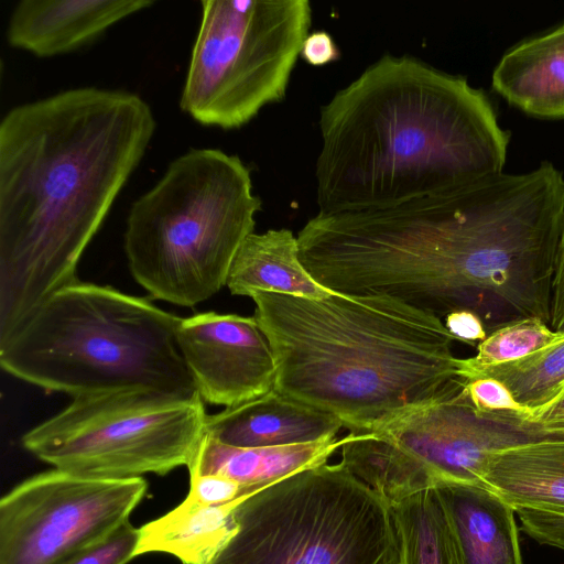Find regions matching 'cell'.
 <instances>
[{"label": "cell", "instance_id": "6da1fadb", "mask_svg": "<svg viewBox=\"0 0 564 564\" xmlns=\"http://www.w3.org/2000/svg\"><path fill=\"white\" fill-rule=\"evenodd\" d=\"M563 224L564 174L543 161L527 173L341 214L336 278L347 294H384L441 319L470 311L488 334L529 317L550 325Z\"/></svg>", "mask_w": 564, "mask_h": 564}, {"label": "cell", "instance_id": "7a4b0ae2", "mask_svg": "<svg viewBox=\"0 0 564 564\" xmlns=\"http://www.w3.org/2000/svg\"><path fill=\"white\" fill-rule=\"evenodd\" d=\"M155 130L139 95L72 88L0 122V343L77 263Z\"/></svg>", "mask_w": 564, "mask_h": 564}, {"label": "cell", "instance_id": "3957f363", "mask_svg": "<svg viewBox=\"0 0 564 564\" xmlns=\"http://www.w3.org/2000/svg\"><path fill=\"white\" fill-rule=\"evenodd\" d=\"M321 214L381 209L503 172L511 133L458 75L387 54L319 113Z\"/></svg>", "mask_w": 564, "mask_h": 564}, {"label": "cell", "instance_id": "277c9868", "mask_svg": "<svg viewBox=\"0 0 564 564\" xmlns=\"http://www.w3.org/2000/svg\"><path fill=\"white\" fill-rule=\"evenodd\" d=\"M280 393L376 431L464 390L456 338L437 316L384 294L308 299L252 291Z\"/></svg>", "mask_w": 564, "mask_h": 564}, {"label": "cell", "instance_id": "5b68a950", "mask_svg": "<svg viewBox=\"0 0 564 564\" xmlns=\"http://www.w3.org/2000/svg\"><path fill=\"white\" fill-rule=\"evenodd\" d=\"M180 319L148 299L76 280L0 343V365L74 398L130 389L197 394L177 344Z\"/></svg>", "mask_w": 564, "mask_h": 564}, {"label": "cell", "instance_id": "8992f818", "mask_svg": "<svg viewBox=\"0 0 564 564\" xmlns=\"http://www.w3.org/2000/svg\"><path fill=\"white\" fill-rule=\"evenodd\" d=\"M261 205L239 156L217 149L180 155L129 210L124 251L134 280L152 299L186 307L206 301L227 284Z\"/></svg>", "mask_w": 564, "mask_h": 564}, {"label": "cell", "instance_id": "52a82bcc", "mask_svg": "<svg viewBox=\"0 0 564 564\" xmlns=\"http://www.w3.org/2000/svg\"><path fill=\"white\" fill-rule=\"evenodd\" d=\"M206 564H401L389 503L341 463L294 473L240 499Z\"/></svg>", "mask_w": 564, "mask_h": 564}, {"label": "cell", "instance_id": "ba28073f", "mask_svg": "<svg viewBox=\"0 0 564 564\" xmlns=\"http://www.w3.org/2000/svg\"><path fill=\"white\" fill-rule=\"evenodd\" d=\"M180 106L236 129L285 98L312 24L307 0H204Z\"/></svg>", "mask_w": 564, "mask_h": 564}, {"label": "cell", "instance_id": "9c48e42d", "mask_svg": "<svg viewBox=\"0 0 564 564\" xmlns=\"http://www.w3.org/2000/svg\"><path fill=\"white\" fill-rule=\"evenodd\" d=\"M199 393L130 389L74 398L22 437L23 447L54 468L127 479L188 466L205 436Z\"/></svg>", "mask_w": 564, "mask_h": 564}, {"label": "cell", "instance_id": "30bf717a", "mask_svg": "<svg viewBox=\"0 0 564 564\" xmlns=\"http://www.w3.org/2000/svg\"><path fill=\"white\" fill-rule=\"evenodd\" d=\"M147 488L56 468L23 480L0 500V564H65L128 521Z\"/></svg>", "mask_w": 564, "mask_h": 564}, {"label": "cell", "instance_id": "8fae6325", "mask_svg": "<svg viewBox=\"0 0 564 564\" xmlns=\"http://www.w3.org/2000/svg\"><path fill=\"white\" fill-rule=\"evenodd\" d=\"M365 433L424 489L448 482L482 485L492 454L552 437L530 414L478 411L465 388L452 399Z\"/></svg>", "mask_w": 564, "mask_h": 564}, {"label": "cell", "instance_id": "7c38bea8", "mask_svg": "<svg viewBox=\"0 0 564 564\" xmlns=\"http://www.w3.org/2000/svg\"><path fill=\"white\" fill-rule=\"evenodd\" d=\"M176 338L204 402L232 408L274 389L273 351L254 316L199 313L180 319Z\"/></svg>", "mask_w": 564, "mask_h": 564}, {"label": "cell", "instance_id": "4fadbf2b", "mask_svg": "<svg viewBox=\"0 0 564 564\" xmlns=\"http://www.w3.org/2000/svg\"><path fill=\"white\" fill-rule=\"evenodd\" d=\"M153 0H22L9 18L7 40L39 57L77 50Z\"/></svg>", "mask_w": 564, "mask_h": 564}, {"label": "cell", "instance_id": "5bb4252c", "mask_svg": "<svg viewBox=\"0 0 564 564\" xmlns=\"http://www.w3.org/2000/svg\"><path fill=\"white\" fill-rule=\"evenodd\" d=\"M343 422L275 389L206 416L205 434L236 447H274L335 437Z\"/></svg>", "mask_w": 564, "mask_h": 564}, {"label": "cell", "instance_id": "9a60e30c", "mask_svg": "<svg viewBox=\"0 0 564 564\" xmlns=\"http://www.w3.org/2000/svg\"><path fill=\"white\" fill-rule=\"evenodd\" d=\"M458 564H523L514 510L484 485L436 487Z\"/></svg>", "mask_w": 564, "mask_h": 564}, {"label": "cell", "instance_id": "2e32d148", "mask_svg": "<svg viewBox=\"0 0 564 564\" xmlns=\"http://www.w3.org/2000/svg\"><path fill=\"white\" fill-rule=\"evenodd\" d=\"M491 85L529 116L564 119V22L507 50L494 68Z\"/></svg>", "mask_w": 564, "mask_h": 564}, {"label": "cell", "instance_id": "e0dca14e", "mask_svg": "<svg viewBox=\"0 0 564 564\" xmlns=\"http://www.w3.org/2000/svg\"><path fill=\"white\" fill-rule=\"evenodd\" d=\"M481 482L513 510L564 514V436L525 443L492 454Z\"/></svg>", "mask_w": 564, "mask_h": 564}, {"label": "cell", "instance_id": "ac0fdd59", "mask_svg": "<svg viewBox=\"0 0 564 564\" xmlns=\"http://www.w3.org/2000/svg\"><path fill=\"white\" fill-rule=\"evenodd\" d=\"M343 443L344 437H328L288 446L236 447L205 434L187 468L189 476L217 475L262 489L294 473L325 464Z\"/></svg>", "mask_w": 564, "mask_h": 564}, {"label": "cell", "instance_id": "d6986e66", "mask_svg": "<svg viewBox=\"0 0 564 564\" xmlns=\"http://www.w3.org/2000/svg\"><path fill=\"white\" fill-rule=\"evenodd\" d=\"M226 286L231 294L242 296L257 290L308 299L334 293L304 267L297 238L286 228L249 235L234 258Z\"/></svg>", "mask_w": 564, "mask_h": 564}, {"label": "cell", "instance_id": "ffe728a7", "mask_svg": "<svg viewBox=\"0 0 564 564\" xmlns=\"http://www.w3.org/2000/svg\"><path fill=\"white\" fill-rule=\"evenodd\" d=\"M239 500L207 506L186 497L176 508L139 528L137 556L165 552L183 564H206L231 532L232 511Z\"/></svg>", "mask_w": 564, "mask_h": 564}, {"label": "cell", "instance_id": "44dd1931", "mask_svg": "<svg viewBox=\"0 0 564 564\" xmlns=\"http://www.w3.org/2000/svg\"><path fill=\"white\" fill-rule=\"evenodd\" d=\"M401 564H458L448 524L434 489L392 506Z\"/></svg>", "mask_w": 564, "mask_h": 564}, {"label": "cell", "instance_id": "7402d4cb", "mask_svg": "<svg viewBox=\"0 0 564 564\" xmlns=\"http://www.w3.org/2000/svg\"><path fill=\"white\" fill-rule=\"evenodd\" d=\"M462 376L466 381L486 377L500 381L520 405L535 414L564 393V334L523 358L466 370Z\"/></svg>", "mask_w": 564, "mask_h": 564}, {"label": "cell", "instance_id": "603a6c76", "mask_svg": "<svg viewBox=\"0 0 564 564\" xmlns=\"http://www.w3.org/2000/svg\"><path fill=\"white\" fill-rule=\"evenodd\" d=\"M563 334L538 318H523L501 326L478 343L477 355L460 358V373L523 358L557 340ZM467 382V381H466Z\"/></svg>", "mask_w": 564, "mask_h": 564}, {"label": "cell", "instance_id": "cb8c5ba5", "mask_svg": "<svg viewBox=\"0 0 564 564\" xmlns=\"http://www.w3.org/2000/svg\"><path fill=\"white\" fill-rule=\"evenodd\" d=\"M140 530L129 520L65 564H126L137 556Z\"/></svg>", "mask_w": 564, "mask_h": 564}, {"label": "cell", "instance_id": "d4e9b609", "mask_svg": "<svg viewBox=\"0 0 564 564\" xmlns=\"http://www.w3.org/2000/svg\"><path fill=\"white\" fill-rule=\"evenodd\" d=\"M260 489L245 487L239 482L217 475L189 476L187 498L207 506H220L248 497Z\"/></svg>", "mask_w": 564, "mask_h": 564}, {"label": "cell", "instance_id": "484cf974", "mask_svg": "<svg viewBox=\"0 0 564 564\" xmlns=\"http://www.w3.org/2000/svg\"><path fill=\"white\" fill-rule=\"evenodd\" d=\"M465 393L480 412H516L533 414L520 405L508 388L494 378H477L466 382Z\"/></svg>", "mask_w": 564, "mask_h": 564}, {"label": "cell", "instance_id": "4316f807", "mask_svg": "<svg viewBox=\"0 0 564 564\" xmlns=\"http://www.w3.org/2000/svg\"><path fill=\"white\" fill-rule=\"evenodd\" d=\"M520 530L540 544L564 551V514L517 509Z\"/></svg>", "mask_w": 564, "mask_h": 564}, {"label": "cell", "instance_id": "83f0119b", "mask_svg": "<svg viewBox=\"0 0 564 564\" xmlns=\"http://www.w3.org/2000/svg\"><path fill=\"white\" fill-rule=\"evenodd\" d=\"M444 324L456 340L464 343H480L488 336L482 321L470 311L452 312L445 317Z\"/></svg>", "mask_w": 564, "mask_h": 564}, {"label": "cell", "instance_id": "f1b7e54d", "mask_svg": "<svg viewBox=\"0 0 564 564\" xmlns=\"http://www.w3.org/2000/svg\"><path fill=\"white\" fill-rule=\"evenodd\" d=\"M300 56L313 66H322L337 61L339 50L330 34L315 31L306 36Z\"/></svg>", "mask_w": 564, "mask_h": 564}, {"label": "cell", "instance_id": "f546056e", "mask_svg": "<svg viewBox=\"0 0 564 564\" xmlns=\"http://www.w3.org/2000/svg\"><path fill=\"white\" fill-rule=\"evenodd\" d=\"M550 327L555 333L564 334V224L558 242L552 283Z\"/></svg>", "mask_w": 564, "mask_h": 564}, {"label": "cell", "instance_id": "4dcf8cb0", "mask_svg": "<svg viewBox=\"0 0 564 564\" xmlns=\"http://www.w3.org/2000/svg\"><path fill=\"white\" fill-rule=\"evenodd\" d=\"M532 421L549 436H564V393L553 403L533 414Z\"/></svg>", "mask_w": 564, "mask_h": 564}]
</instances>
